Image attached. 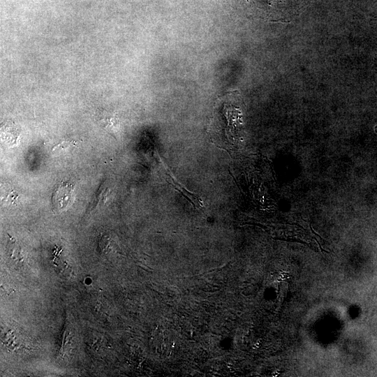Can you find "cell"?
<instances>
[{
  "label": "cell",
  "instance_id": "obj_4",
  "mask_svg": "<svg viewBox=\"0 0 377 377\" xmlns=\"http://www.w3.org/2000/svg\"><path fill=\"white\" fill-rule=\"evenodd\" d=\"M75 145H76V141H65L55 145L52 148V151H55L64 150L65 149H68L69 147H71Z\"/></svg>",
  "mask_w": 377,
  "mask_h": 377
},
{
  "label": "cell",
  "instance_id": "obj_2",
  "mask_svg": "<svg viewBox=\"0 0 377 377\" xmlns=\"http://www.w3.org/2000/svg\"><path fill=\"white\" fill-rule=\"evenodd\" d=\"M96 118L104 130L117 138L119 130V121L114 113L105 110H98L96 111Z\"/></svg>",
  "mask_w": 377,
  "mask_h": 377
},
{
  "label": "cell",
  "instance_id": "obj_1",
  "mask_svg": "<svg viewBox=\"0 0 377 377\" xmlns=\"http://www.w3.org/2000/svg\"><path fill=\"white\" fill-rule=\"evenodd\" d=\"M74 184L61 182L54 188L52 195V204L54 211L62 212L70 207L74 200Z\"/></svg>",
  "mask_w": 377,
  "mask_h": 377
},
{
  "label": "cell",
  "instance_id": "obj_3",
  "mask_svg": "<svg viewBox=\"0 0 377 377\" xmlns=\"http://www.w3.org/2000/svg\"><path fill=\"white\" fill-rule=\"evenodd\" d=\"M108 194H110V187L104 182L99 187L94 200L91 205L88 212H92L101 205H104L108 199Z\"/></svg>",
  "mask_w": 377,
  "mask_h": 377
}]
</instances>
